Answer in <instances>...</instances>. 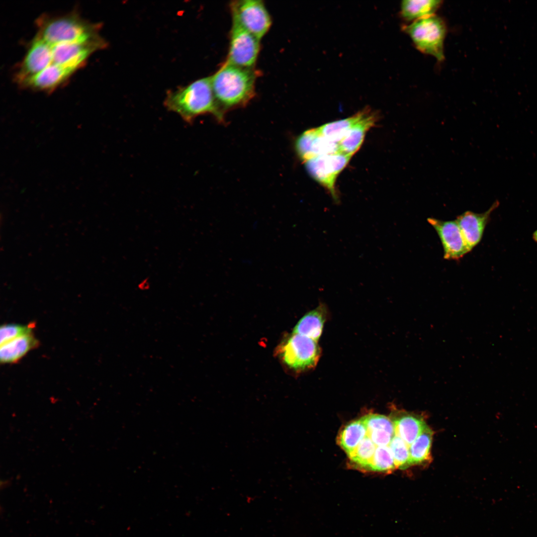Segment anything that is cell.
<instances>
[{"label": "cell", "instance_id": "cell-16", "mask_svg": "<svg viewBox=\"0 0 537 537\" xmlns=\"http://www.w3.org/2000/svg\"><path fill=\"white\" fill-rule=\"evenodd\" d=\"M328 314L326 305L323 303L304 315L297 322L293 333L308 337L316 341L320 338Z\"/></svg>", "mask_w": 537, "mask_h": 537}, {"label": "cell", "instance_id": "cell-23", "mask_svg": "<svg viewBox=\"0 0 537 537\" xmlns=\"http://www.w3.org/2000/svg\"><path fill=\"white\" fill-rule=\"evenodd\" d=\"M376 447L370 438L366 435L354 451L348 456L355 466L361 469L368 470Z\"/></svg>", "mask_w": 537, "mask_h": 537}, {"label": "cell", "instance_id": "cell-18", "mask_svg": "<svg viewBox=\"0 0 537 537\" xmlns=\"http://www.w3.org/2000/svg\"><path fill=\"white\" fill-rule=\"evenodd\" d=\"M38 342L32 334L24 336L0 345V359L3 363L16 362L37 346Z\"/></svg>", "mask_w": 537, "mask_h": 537}, {"label": "cell", "instance_id": "cell-28", "mask_svg": "<svg viewBox=\"0 0 537 537\" xmlns=\"http://www.w3.org/2000/svg\"><path fill=\"white\" fill-rule=\"evenodd\" d=\"M367 435L376 446H387L395 434L385 430L367 431Z\"/></svg>", "mask_w": 537, "mask_h": 537}, {"label": "cell", "instance_id": "cell-11", "mask_svg": "<svg viewBox=\"0 0 537 537\" xmlns=\"http://www.w3.org/2000/svg\"><path fill=\"white\" fill-rule=\"evenodd\" d=\"M427 221L441 241L445 259L457 261L470 252L455 220L443 221L430 217Z\"/></svg>", "mask_w": 537, "mask_h": 537}, {"label": "cell", "instance_id": "cell-21", "mask_svg": "<svg viewBox=\"0 0 537 537\" xmlns=\"http://www.w3.org/2000/svg\"><path fill=\"white\" fill-rule=\"evenodd\" d=\"M366 435V427L360 418L344 427L339 435L338 444L349 456Z\"/></svg>", "mask_w": 537, "mask_h": 537}, {"label": "cell", "instance_id": "cell-13", "mask_svg": "<svg viewBox=\"0 0 537 537\" xmlns=\"http://www.w3.org/2000/svg\"><path fill=\"white\" fill-rule=\"evenodd\" d=\"M496 200L490 208L482 213L466 211L457 216L456 221L465 243L471 251L481 241L492 212L499 206Z\"/></svg>", "mask_w": 537, "mask_h": 537}, {"label": "cell", "instance_id": "cell-7", "mask_svg": "<svg viewBox=\"0 0 537 537\" xmlns=\"http://www.w3.org/2000/svg\"><path fill=\"white\" fill-rule=\"evenodd\" d=\"M352 156L338 152L318 156L304 162L309 175L330 192L336 203L339 201L335 187L336 180Z\"/></svg>", "mask_w": 537, "mask_h": 537}, {"label": "cell", "instance_id": "cell-9", "mask_svg": "<svg viewBox=\"0 0 537 537\" xmlns=\"http://www.w3.org/2000/svg\"><path fill=\"white\" fill-rule=\"evenodd\" d=\"M105 43H62L51 45L55 64L78 71L84 67L91 55L106 48Z\"/></svg>", "mask_w": 537, "mask_h": 537}, {"label": "cell", "instance_id": "cell-20", "mask_svg": "<svg viewBox=\"0 0 537 537\" xmlns=\"http://www.w3.org/2000/svg\"><path fill=\"white\" fill-rule=\"evenodd\" d=\"M442 2L440 0H403L400 13L406 20L414 21L435 14Z\"/></svg>", "mask_w": 537, "mask_h": 537}, {"label": "cell", "instance_id": "cell-26", "mask_svg": "<svg viewBox=\"0 0 537 537\" xmlns=\"http://www.w3.org/2000/svg\"><path fill=\"white\" fill-rule=\"evenodd\" d=\"M32 325L7 324L1 326L0 329V345L13 339L32 334Z\"/></svg>", "mask_w": 537, "mask_h": 537}, {"label": "cell", "instance_id": "cell-6", "mask_svg": "<svg viewBox=\"0 0 537 537\" xmlns=\"http://www.w3.org/2000/svg\"><path fill=\"white\" fill-rule=\"evenodd\" d=\"M283 362L295 371L313 368L321 355L317 341L306 336L293 333L283 343L280 350Z\"/></svg>", "mask_w": 537, "mask_h": 537}, {"label": "cell", "instance_id": "cell-3", "mask_svg": "<svg viewBox=\"0 0 537 537\" xmlns=\"http://www.w3.org/2000/svg\"><path fill=\"white\" fill-rule=\"evenodd\" d=\"M36 35L53 45L62 43H104L100 24L84 19L76 12L61 15L43 14L36 20Z\"/></svg>", "mask_w": 537, "mask_h": 537}, {"label": "cell", "instance_id": "cell-12", "mask_svg": "<svg viewBox=\"0 0 537 537\" xmlns=\"http://www.w3.org/2000/svg\"><path fill=\"white\" fill-rule=\"evenodd\" d=\"M295 151L304 162L313 158L340 152L339 143L322 136L317 128L308 129L296 139Z\"/></svg>", "mask_w": 537, "mask_h": 537}, {"label": "cell", "instance_id": "cell-8", "mask_svg": "<svg viewBox=\"0 0 537 537\" xmlns=\"http://www.w3.org/2000/svg\"><path fill=\"white\" fill-rule=\"evenodd\" d=\"M260 39L232 23L226 62L237 66L254 68L260 51Z\"/></svg>", "mask_w": 537, "mask_h": 537}, {"label": "cell", "instance_id": "cell-25", "mask_svg": "<svg viewBox=\"0 0 537 537\" xmlns=\"http://www.w3.org/2000/svg\"><path fill=\"white\" fill-rule=\"evenodd\" d=\"M396 468L405 469L411 465L409 446L400 437L395 435L389 444Z\"/></svg>", "mask_w": 537, "mask_h": 537}, {"label": "cell", "instance_id": "cell-15", "mask_svg": "<svg viewBox=\"0 0 537 537\" xmlns=\"http://www.w3.org/2000/svg\"><path fill=\"white\" fill-rule=\"evenodd\" d=\"M377 119V115L369 109L339 143L340 152L354 155L360 148L366 133L373 126Z\"/></svg>", "mask_w": 537, "mask_h": 537}, {"label": "cell", "instance_id": "cell-14", "mask_svg": "<svg viewBox=\"0 0 537 537\" xmlns=\"http://www.w3.org/2000/svg\"><path fill=\"white\" fill-rule=\"evenodd\" d=\"M76 72L70 68L51 64L19 86L35 91L52 92L66 83Z\"/></svg>", "mask_w": 537, "mask_h": 537}, {"label": "cell", "instance_id": "cell-4", "mask_svg": "<svg viewBox=\"0 0 537 537\" xmlns=\"http://www.w3.org/2000/svg\"><path fill=\"white\" fill-rule=\"evenodd\" d=\"M403 29L420 51L438 61L444 60L446 27L441 17L434 14L414 21Z\"/></svg>", "mask_w": 537, "mask_h": 537}, {"label": "cell", "instance_id": "cell-17", "mask_svg": "<svg viewBox=\"0 0 537 537\" xmlns=\"http://www.w3.org/2000/svg\"><path fill=\"white\" fill-rule=\"evenodd\" d=\"M395 435L409 446L427 426L423 419L415 414L401 412L393 417Z\"/></svg>", "mask_w": 537, "mask_h": 537}, {"label": "cell", "instance_id": "cell-1", "mask_svg": "<svg viewBox=\"0 0 537 537\" xmlns=\"http://www.w3.org/2000/svg\"><path fill=\"white\" fill-rule=\"evenodd\" d=\"M164 104L169 111L176 113L189 123L206 114L212 115L219 122L224 121L225 113L216 100L210 77L168 91Z\"/></svg>", "mask_w": 537, "mask_h": 537}, {"label": "cell", "instance_id": "cell-22", "mask_svg": "<svg viewBox=\"0 0 537 537\" xmlns=\"http://www.w3.org/2000/svg\"><path fill=\"white\" fill-rule=\"evenodd\" d=\"M433 432L427 425L409 446L411 465H421L430 461Z\"/></svg>", "mask_w": 537, "mask_h": 537}, {"label": "cell", "instance_id": "cell-27", "mask_svg": "<svg viewBox=\"0 0 537 537\" xmlns=\"http://www.w3.org/2000/svg\"><path fill=\"white\" fill-rule=\"evenodd\" d=\"M367 431L385 430L395 434L394 425L387 417L376 414H369L362 417Z\"/></svg>", "mask_w": 537, "mask_h": 537}, {"label": "cell", "instance_id": "cell-19", "mask_svg": "<svg viewBox=\"0 0 537 537\" xmlns=\"http://www.w3.org/2000/svg\"><path fill=\"white\" fill-rule=\"evenodd\" d=\"M368 110L365 108L351 117L325 124L317 127L318 130L325 138L339 143Z\"/></svg>", "mask_w": 537, "mask_h": 537}, {"label": "cell", "instance_id": "cell-5", "mask_svg": "<svg viewBox=\"0 0 537 537\" xmlns=\"http://www.w3.org/2000/svg\"><path fill=\"white\" fill-rule=\"evenodd\" d=\"M232 23L246 30L259 39L269 30L271 18L263 1L239 0L230 4Z\"/></svg>", "mask_w": 537, "mask_h": 537}, {"label": "cell", "instance_id": "cell-24", "mask_svg": "<svg viewBox=\"0 0 537 537\" xmlns=\"http://www.w3.org/2000/svg\"><path fill=\"white\" fill-rule=\"evenodd\" d=\"M396 468L390 448L387 446H377L368 470L390 472Z\"/></svg>", "mask_w": 537, "mask_h": 537}, {"label": "cell", "instance_id": "cell-2", "mask_svg": "<svg viewBox=\"0 0 537 537\" xmlns=\"http://www.w3.org/2000/svg\"><path fill=\"white\" fill-rule=\"evenodd\" d=\"M259 73L255 68H243L225 61L210 76L215 98L224 113L246 106L253 98Z\"/></svg>", "mask_w": 537, "mask_h": 537}, {"label": "cell", "instance_id": "cell-10", "mask_svg": "<svg viewBox=\"0 0 537 537\" xmlns=\"http://www.w3.org/2000/svg\"><path fill=\"white\" fill-rule=\"evenodd\" d=\"M51 46L36 35L29 44L23 59L19 64L14 80L19 85L41 72L52 64Z\"/></svg>", "mask_w": 537, "mask_h": 537}]
</instances>
